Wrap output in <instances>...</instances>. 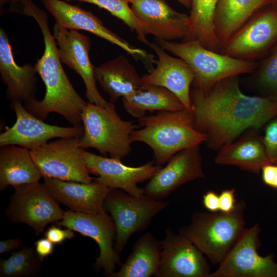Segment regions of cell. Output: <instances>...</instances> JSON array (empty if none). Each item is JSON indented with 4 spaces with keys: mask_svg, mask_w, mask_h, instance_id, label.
<instances>
[{
    "mask_svg": "<svg viewBox=\"0 0 277 277\" xmlns=\"http://www.w3.org/2000/svg\"><path fill=\"white\" fill-rule=\"evenodd\" d=\"M0 73L7 86L6 97L11 102L23 103L35 98L37 90V72L34 66L27 63L18 66L15 62L7 34L0 28Z\"/></svg>",
    "mask_w": 277,
    "mask_h": 277,
    "instance_id": "cell-22",
    "label": "cell"
},
{
    "mask_svg": "<svg viewBox=\"0 0 277 277\" xmlns=\"http://www.w3.org/2000/svg\"><path fill=\"white\" fill-rule=\"evenodd\" d=\"M187 8H190L191 0H176Z\"/></svg>",
    "mask_w": 277,
    "mask_h": 277,
    "instance_id": "cell-40",
    "label": "cell"
},
{
    "mask_svg": "<svg viewBox=\"0 0 277 277\" xmlns=\"http://www.w3.org/2000/svg\"><path fill=\"white\" fill-rule=\"evenodd\" d=\"M46 10L61 27L75 30H84L107 40L125 50L135 59L140 60L150 67L154 59L145 50L131 45L124 38L105 27L91 11L62 0H40Z\"/></svg>",
    "mask_w": 277,
    "mask_h": 277,
    "instance_id": "cell-14",
    "label": "cell"
},
{
    "mask_svg": "<svg viewBox=\"0 0 277 277\" xmlns=\"http://www.w3.org/2000/svg\"><path fill=\"white\" fill-rule=\"evenodd\" d=\"M12 1L13 0H0L1 9L4 4L8 3H11Z\"/></svg>",
    "mask_w": 277,
    "mask_h": 277,
    "instance_id": "cell-42",
    "label": "cell"
},
{
    "mask_svg": "<svg viewBox=\"0 0 277 277\" xmlns=\"http://www.w3.org/2000/svg\"><path fill=\"white\" fill-rule=\"evenodd\" d=\"M24 14L35 20L43 35L44 53L34 67L46 87L42 100L31 98L24 103V106L30 113L43 121L50 113L55 112L72 126L82 125V114L87 103L76 91L62 67L57 44L49 29L47 13L30 2Z\"/></svg>",
    "mask_w": 277,
    "mask_h": 277,
    "instance_id": "cell-2",
    "label": "cell"
},
{
    "mask_svg": "<svg viewBox=\"0 0 277 277\" xmlns=\"http://www.w3.org/2000/svg\"><path fill=\"white\" fill-rule=\"evenodd\" d=\"M42 177L28 148L9 145L0 148V190L38 182Z\"/></svg>",
    "mask_w": 277,
    "mask_h": 277,
    "instance_id": "cell-26",
    "label": "cell"
},
{
    "mask_svg": "<svg viewBox=\"0 0 277 277\" xmlns=\"http://www.w3.org/2000/svg\"><path fill=\"white\" fill-rule=\"evenodd\" d=\"M276 242H277V238H276Z\"/></svg>",
    "mask_w": 277,
    "mask_h": 277,
    "instance_id": "cell-43",
    "label": "cell"
},
{
    "mask_svg": "<svg viewBox=\"0 0 277 277\" xmlns=\"http://www.w3.org/2000/svg\"><path fill=\"white\" fill-rule=\"evenodd\" d=\"M57 225L95 241L100 249L99 255L94 264L96 271L102 269L109 276L115 271L117 265H122L119 254L114 249L115 225L112 217L105 212L86 213L69 210L65 211Z\"/></svg>",
    "mask_w": 277,
    "mask_h": 277,
    "instance_id": "cell-11",
    "label": "cell"
},
{
    "mask_svg": "<svg viewBox=\"0 0 277 277\" xmlns=\"http://www.w3.org/2000/svg\"><path fill=\"white\" fill-rule=\"evenodd\" d=\"M131 9L146 36L172 41L184 39L188 32L189 15L172 9L165 0H129Z\"/></svg>",
    "mask_w": 277,
    "mask_h": 277,
    "instance_id": "cell-18",
    "label": "cell"
},
{
    "mask_svg": "<svg viewBox=\"0 0 277 277\" xmlns=\"http://www.w3.org/2000/svg\"><path fill=\"white\" fill-rule=\"evenodd\" d=\"M167 163L143 188L145 195L155 200H163L185 183L205 177L199 145L177 152Z\"/></svg>",
    "mask_w": 277,
    "mask_h": 277,
    "instance_id": "cell-17",
    "label": "cell"
},
{
    "mask_svg": "<svg viewBox=\"0 0 277 277\" xmlns=\"http://www.w3.org/2000/svg\"><path fill=\"white\" fill-rule=\"evenodd\" d=\"M34 245L36 252L42 261L45 258L53 252L54 244L46 238L37 240Z\"/></svg>",
    "mask_w": 277,
    "mask_h": 277,
    "instance_id": "cell-36",
    "label": "cell"
},
{
    "mask_svg": "<svg viewBox=\"0 0 277 277\" xmlns=\"http://www.w3.org/2000/svg\"><path fill=\"white\" fill-rule=\"evenodd\" d=\"M271 187L277 189V165H276L275 173V175H274V179H273V183L271 186Z\"/></svg>",
    "mask_w": 277,
    "mask_h": 277,
    "instance_id": "cell-41",
    "label": "cell"
},
{
    "mask_svg": "<svg viewBox=\"0 0 277 277\" xmlns=\"http://www.w3.org/2000/svg\"><path fill=\"white\" fill-rule=\"evenodd\" d=\"M254 130L245 133L236 141L220 148L215 157V163L236 166L254 173H259L265 165L271 164L263 138Z\"/></svg>",
    "mask_w": 277,
    "mask_h": 277,
    "instance_id": "cell-24",
    "label": "cell"
},
{
    "mask_svg": "<svg viewBox=\"0 0 277 277\" xmlns=\"http://www.w3.org/2000/svg\"><path fill=\"white\" fill-rule=\"evenodd\" d=\"M263 142L270 163L277 165V117L266 127Z\"/></svg>",
    "mask_w": 277,
    "mask_h": 277,
    "instance_id": "cell-33",
    "label": "cell"
},
{
    "mask_svg": "<svg viewBox=\"0 0 277 277\" xmlns=\"http://www.w3.org/2000/svg\"><path fill=\"white\" fill-rule=\"evenodd\" d=\"M202 203L208 211L216 212L220 211L219 196L213 190H209L203 195Z\"/></svg>",
    "mask_w": 277,
    "mask_h": 277,
    "instance_id": "cell-37",
    "label": "cell"
},
{
    "mask_svg": "<svg viewBox=\"0 0 277 277\" xmlns=\"http://www.w3.org/2000/svg\"><path fill=\"white\" fill-rule=\"evenodd\" d=\"M276 165L268 164L265 165L261 169L263 182L271 187L273 183Z\"/></svg>",
    "mask_w": 277,
    "mask_h": 277,
    "instance_id": "cell-39",
    "label": "cell"
},
{
    "mask_svg": "<svg viewBox=\"0 0 277 277\" xmlns=\"http://www.w3.org/2000/svg\"><path fill=\"white\" fill-rule=\"evenodd\" d=\"M256 83L266 97L277 101V48L259 67Z\"/></svg>",
    "mask_w": 277,
    "mask_h": 277,
    "instance_id": "cell-32",
    "label": "cell"
},
{
    "mask_svg": "<svg viewBox=\"0 0 277 277\" xmlns=\"http://www.w3.org/2000/svg\"><path fill=\"white\" fill-rule=\"evenodd\" d=\"M24 246L23 241L18 238L1 241H0V253L3 254L11 251L17 250Z\"/></svg>",
    "mask_w": 277,
    "mask_h": 277,
    "instance_id": "cell-38",
    "label": "cell"
},
{
    "mask_svg": "<svg viewBox=\"0 0 277 277\" xmlns=\"http://www.w3.org/2000/svg\"><path fill=\"white\" fill-rule=\"evenodd\" d=\"M156 43L190 66L194 75L192 84L194 87L207 88L224 78L254 72L258 67L254 61L210 50L198 40L178 43L156 39Z\"/></svg>",
    "mask_w": 277,
    "mask_h": 277,
    "instance_id": "cell-5",
    "label": "cell"
},
{
    "mask_svg": "<svg viewBox=\"0 0 277 277\" xmlns=\"http://www.w3.org/2000/svg\"><path fill=\"white\" fill-rule=\"evenodd\" d=\"M65 2L77 1L94 4L109 11L111 15L121 20L130 30L135 32L137 39L149 45L146 35L140 27L138 21L129 6V0H62Z\"/></svg>",
    "mask_w": 277,
    "mask_h": 277,
    "instance_id": "cell-31",
    "label": "cell"
},
{
    "mask_svg": "<svg viewBox=\"0 0 277 277\" xmlns=\"http://www.w3.org/2000/svg\"><path fill=\"white\" fill-rule=\"evenodd\" d=\"M10 107L16 120L11 127H6L5 131L1 134L0 146L18 145L30 150L53 138H80L84 134L83 125L72 127L50 125L30 113L22 102L12 101Z\"/></svg>",
    "mask_w": 277,
    "mask_h": 277,
    "instance_id": "cell-13",
    "label": "cell"
},
{
    "mask_svg": "<svg viewBox=\"0 0 277 277\" xmlns=\"http://www.w3.org/2000/svg\"><path fill=\"white\" fill-rule=\"evenodd\" d=\"M138 121L142 128L132 132L131 141L149 146L159 166L164 165L177 152L200 145L207 138L196 129L193 115L187 109L160 111L139 118Z\"/></svg>",
    "mask_w": 277,
    "mask_h": 277,
    "instance_id": "cell-3",
    "label": "cell"
},
{
    "mask_svg": "<svg viewBox=\"0 0 277 277\" xmlns=\"http://www.w3.org/2000/svg\"><path fill=\"white\" fill-rule=\"evenodd\" d=\"M234 188L222 191L219 195L220 211L229 213L234 210L237 203Z\"/></svg>",
    "mask_w": 277,
    "mask_h": 277,
    "instance_id": "cell-35",
    "label": "cell"
},
{
    "mask_svg": "<svg viewBox=\"0 0 277 277\" xmlns=\"http://www.w3.org/2000/svg\"><path fill=\"white\" fill-rule=\"evenodd\" d=\"M80 137L60 138L30 149L32 159L44 179L90 183L94 180L82 157Z\"/></svg>",
    "mask_w": 277,
    "mask_h": 277,
    "instance_id": "cell-9",
    "label": "cell"
},
{
    "mask_svg": "<svg viewBox=\"0 0 277 277\" xmlns=\"http://www.w3.org/2000/svg\"><path fill=\"white\" fill-rule=\"evenodd\" d=\"M156 277H209L205 255L188 239L171 227L165 231Z\"/></svg>",
    "mask_w": 277,
    "mask_h": 277,
    "instance_id": "cell-16",
    "label": "cell"
},
{
    "mask_svg": "<svg viewBox=\"0 0 277 277\" xmlns=\"http://www.w3.org/2000/svg\"><path fill=\"white\" fill-rule=\"evenodd\" d=\"M82 160L90 173L98 176L94 179L111 189H120L134 196L144 195L139 183L150 180L162 167L154 161H150L138 167L123 164L121 160L108 158L88 152L82 149Z\"/></svg>",
    "mask_w": 277,
    "mask_h": 277,
    "instance_id": "cell-15",
    "label": "cell"
},
{
    "mask_svg": "<svg viewBox=\"0 0 277 277\" xmlns=\"http://www.w3.org/2000/svg\"><path fill=\"white\" fill-rule=\"evenodd\" d=\"M44 184L58 203L64 204L71 210L86 213L105 212L104 201L111 189L101 183L45 178Z\"/></svg>",
    "mask_w": 277,
    "mask_h": 277,
    "instance_id": "cell-21",
    "label": "cell"
},
{
    "mask_svg": "<svg viewBox=\"0 0 277 277\" xmlns=\"http://www.w3.org/2000/svg\"><path fill=\"white\" fill-rule=\"evenodd\" d=\"M190 97L195 128L206 136L207 146L214 149L234 142L246 130H256L277 117V101L244 94L238 75L207 88L193 87Z\"/></svg>",
    "mask_w": 277,
    "mask_h": 277,
    "instance_id": "cell-1",
    "label": "cell"
},
{
    "mask_svg": "<svg viewBox=\"0 0 277 277\" xmlns=\"http://www.w3.org/2000/svg\"><path fill=\"white\" fill-rule=\"evenodd\" d=\"M277 40V13L266 11L254 15L222 47L219 52L251 61Z\"/></svg>",
    "mask_w": 277,
    "mask_h": 277,
    "instance_id": "cell-19",
    "label": "cell"
},
{
    "mask_svg": "<svg viewBox=\"0 0 277 277\" xmlns=\"http://www.w3.org/2000/svg\"><path fill=\"white\" fill-rule=\"evenodd\" d=\"M271 2V0H219L214 25L215 33L221 48L259 9Z\"/></svg>",
    "mask_w": 277,
    "mask_h": 277,
    "instance_id": "cell-25",
    "label": "cell"
},
{
    "mask_svg": "<svg viewBox=\"0 0 277 277\" xmlns=\"http://www.w3.org/2000/svg\"><path fill=\"white\" fill-rule=\"evenodd\" d=\"M149 46L158 58L154 61L156 68L142 76L144 84L167 89L191 112L190 87L194 77L192 69L182 58L169 55L157 43H150Z\"/></svg>",
    "mask_w": 277,
    "mask_h": 277,
    "instance_id": "cell-20",
    "label": "cell"
},
{
    "mask_svg": "<svg viewBox=\"0 0 277 277\" xmlns=\"http://www.w3.org/2000/svg\"><path fill=\"white\" fill-rule=\"evenodd\" d=\"M169 205L167 201L155 200L144 194L132 195L122 189H113L104 201L116 228L114 249L118 254L133 234L146 229L153 218Z\"/></svg>",
    "mask_w": 277,
    "mask_h": 277,
    "instance_id": "cell-7",
    "label": "cell"
},
{
    "mask_svg": "<svg viewBox=\"0 0 277 277\" xmlns=\"http://www.w3.org/2000/svg\"><path fill=\"white\" fill-rule=\"evenodd\" d=\"M94 76L113 104L121 97L135 94L144 85L135 67L122 54L95 67Z\"/></svg>",
    "mask_w": 277,
    "mask_h": 277,
    "instance_id": "cell-23",
    "label": "cell"
},
{
    "mask_svg": "<svg viewBox=\"0 0 277 277\" xmlns=\"http://www.w3.org/2000/svg\"><path fill=\"white\" fill-rule=\"evenodd\" d=\"M260 225L246 228L239 240L209 277H277L274 256H262Z\"/></svg>",
    "mask_w": 277,
    "mask_h": 277,
    "instance_id": "cell-10",
    "label": "cell"
},
{
    "mask_svg": "<svg viewBox=\"0 0 277 277\" xmlns=\"http://www.w3.org/2000/svg\"><path fill=\"white\" fill-rule=\"evenodd\" d=\"M246 203L240 200L229 213L196 212L179 233L191 241L213 264H219L246 229Z\"/></svg>",
    "mask_w": 277,
    "mask_h": 277,
    "instance_id": "cell-4",
    "label": "cell"
},
{
    "mask_svg": "<svg viewBox=\"0 0 277 277\" xmlns=\"http://www.w3.org/2000/svg\"><path fill=\"white\" fill-rule=\"evenodd\" d=\"M161 251V241L151 232H147L135 242L131 252L119 270L109 276H155L160 266Z\"/></svg>",
    "mask_w": 277,
    "mask_h": 277,
    "instance_id": "cell-27",
    "label": "cell"
},
{
    "mask_svg": "<svg viewBox=\"0 0 277 277\" xmlns=\"http://www.w3.org/2000/svg\"><path fill=\"white\" fill-rule=\"evenodd\" d=\"M43 261L35 248L24 246L11 253L6 259L0 260L1 277H32L38 276Z\"/></svg>",
    "mask_w": 277,
    "mask_h": 277,
    "instance_id": "cell-30",
    "label": "cell"
},
{
    "mask_svg": "<svg viewBox=\"0 0 277 277\" xmlns=\"http://www.w3.org/2000/svg\"><path fill=\"white\" fill-rule=\"evenodd\" d=\"M6 217L11 222L30 226L36 235L42 234L49 224L62 220L65 211L43 183L38 182L13 187Z\"/></svg>",
    "mask_w": 277,
    "mask_h": 277,
    "instance_id": "cell-8",
    "label": "cell"
},
{
    "mask_svg": "<svg viewBox=\"0 0 277 277\" xmlns=\"http://www.w3.org/2000/svg\"><path fill=\"white\" fill-rule=\"evenodd\" d=\"M44 236L54 244H61L66 240H71L75 236L73 230L68 228L62 229L55 225L49 227L45 232Z\"/></svg>",
    "mask_w": 277,
    "mask_h": 277,
    "instance_id": "cell-34",
    "label": "cell"
},
{
    "mask_svg": "<svg viewBox=\"0 0 277 277\" xmlns=\"http://www.w3.org/2000/svg\"><path fill=\"white\" fill-rule=\"evenodd\" d=\"M53 37L56 41L60 59L62 64L74 71L82 78L86 87L88 102L109 107L113 103L107 102L98 91L94 76L95 67L91 63L90 38L78 30L63 28L55 23Z\"/></svg>",
    "mask_w": 277,
    "mask_h": 277,
    "instance_id": "cell-12",
    "label": "cell"
},
{
    "mask_svg": "<svg viewBox=\"0 0 277 277\" xmlns=\"http://www.w3.org/2000/svg\"><path fill=\"white\" fill-rule=\"evenodd\" d=\"M122 102L125 110L137 118L146 115L147 111L186 109L176 96L167 89L145 84L142 89L135 94L122 98Z\"/></svg>",
    "mask_w": 277,
    "mask_h": 277,
    "instance_id": "cell-28",
    "label": "cell"
},
{
    "mask_svg": "<svg viewBox=\"0 0 277 277\" xmlns=\"http://www.w3.org/2000/svg\"><path fill=\"white\" fill-rule=\"evenodd\" d=\"M84 134L80 146L84 149L94 148L103 155L122 160L131 151L130 136L138 126L132 121L121 118L114 104L103 107L87 102L82 114Z\"/></svg>",
    "mask_w": 277,
    "mask_h": 277,
    "instance_id": "cell-6",
    "label": "cell"
},
{
    "mask_svg": "<svg viewBox=\"0 0 277 277\" xmlns=\"http://www.w3.org/2000/svg\"><path fill=\"white\" fill-rule=\"evenodd\" d=\"M219 0H191L188 32L182 41L198 40L205 47L220 51L214 30V15Z\"/></svg>",
    "mask_w": 277,
    "mask_h": 277,
    "instance_id": "cell-29",
    "label": "cell"
}]
</instances>
